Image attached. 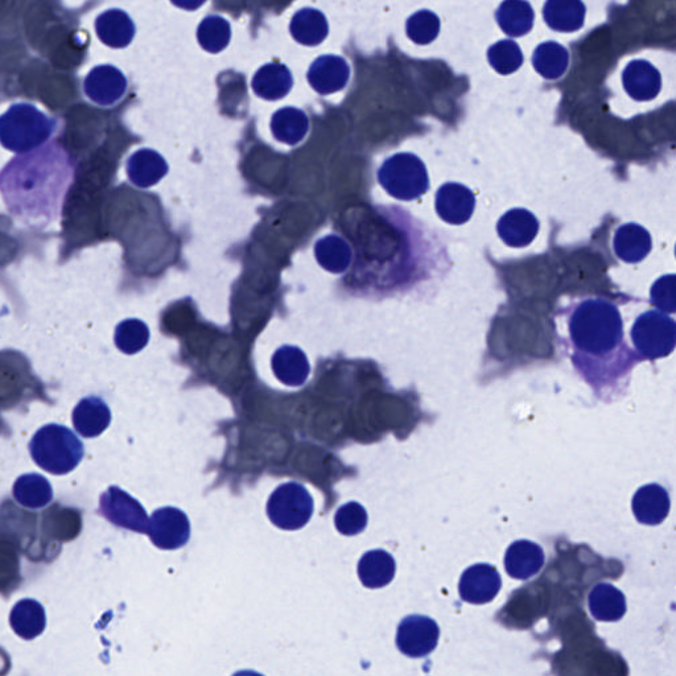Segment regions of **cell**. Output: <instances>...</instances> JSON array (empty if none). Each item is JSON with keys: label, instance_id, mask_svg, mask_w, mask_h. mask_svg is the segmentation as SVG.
Here are the masks:
<instances>
[{"label": "cell", "instance_id": "obj_1", "mask_svg": "<svg viewBox=\"0 0 676 676\" xmlns=\"http://www.w3.org/2000/svg\"><path fill=\"white\" fill-rule=\"evenodd\" d=\"M560 312L566 319L567 346L576 372L596 394L628 385L638 360L626 344L617 305L599 296H581Z\"/></svg>", "mask_w": 676, "mask_h": 676}, {"label": "cell", "instance_id": "obj_2", "mask_svg": "<svg viewBox=\"0 0 676 676\" xmlns=\"http://www.w3.org/2000/svg\"><path fill=\"white\" fill-rule=\"evenodd\" d=\"M74 179V164L59 143L19 154L0 171V193L8 212L32 228H45L60 216Z\"/></svg>", "mask_w": 676, "mask_h": 676}, {"label": "cell", "instance_id": "obj_3", "mask_svg": "<svg viewBox=\"0 0 676 676\" xmlns=\"http://www.w3.org/2000/svg\"><path fill=\"white\" fill-rule=\"evenodd\" d=\"M55 130V119L30 103H16L0 115V144L15 154H26L43 146Z\"/></svg>", "mask_w": 676, "mask_h": 676}, {"label": "cell", "instance_id": "obj_4", "mask_svg": "<svg viewBox=\"0 0 676 676\" xmlns=\"http://www.w3.org/2000/svg\"><path fill=\"white\" fill-rule=\"evenodd\" d=\"M32 459L45 472L63 476L80 465L85 456L84 445L68 427L48 424L30 441Z\"/></svg>", "mask_w": 676, "mask_h": 676}, {"label": "cell", "instance_id": "obj_5", "mask_svg": "<svg viewBox=\"0 0 676 676\" xmlns=\"http://www.w3.org/2000/svg\"><path fill=\"white\" fill-rule=\"evenodd\" d=\"M378 183L394 199L414 201L430 189V177L423 160L411 152L387 158L377 172Z\"/></svg>", "mask_w": 676, "mask_h": 676}, {"label": "cell", "instance_id": "obj_6", "mask_svg": "<svg viewBox=\"0 0 676 676\" xmlns=\"http://www.w3.org/2000/svg\"><path fill=\"white\" fill-rule=\"evenodd\" d=\"M630 337L643 360L655 361L670 356L676 344L675 320L657 309L643 312L634 321Z\"/></svg>", "mask_w": 676, "mask_h": 676}, {"label": "cell", "instance_id": "obj_7", "mask_svg": "<svg viewBox=\"0 0 676 676\" xmlns=\"http://www.w3.org/2000/svg\"><path fill=\"white\" fill-rule=\"evenodd\" d=\"M40 391L41 383L23 354L10 350L0 352V410H11L31 399L44 398Z\"/></svg>", "mask_w": 676, "mask_h": 676}, {"label": "cell", "instance_id": "obj_8", "mask_svg": "<svg viewBox=\"0 0 676 676\" xmlns=\"http://www.w3.org/2000/svg\"><path fill=\"white\" fill-rule=\"evenodd\" d=\"M315 502L305 486L291 481L278 486L267 501L272 525L287 531L303 529L311 521Z\"/></svg>", "mask_w": 676, "mask_h": 676}, {"label": "cell", "instance_id": "obj_9", "mask_svg": "<svg viewBox=\"0 0 676 676\" xmlns=\"http://www.w3.org/2000/svg\"><path fill=\"white\" fill-rule=\"evenodd\" d=\"M146 534L160 550H177L191 538V522L177 507H162L148 519Z\"/></svg>", "mask_w": 676, "mask_h": 676}, {"label": "cell", "instance_id": "obj_10", "mask_svg": "<svg viewBox=\"0 0 676 676\" xmlns=\"http://www.w3.org/2000/svg\"><path fill=\"white\" fill-rule=\"evenodd\" d=\"M100 513L114 526L134 531V533H147L148 515L146 510L135 498L118 486H110L102 494Z\"/></svg>", "mask_w": 676, "mask_h": 676}, {"label": "cell", "instance_id": "obj_11", "mask_svg": "<svg viewBox=\"0 0 676 676\" xmlns=\"http://www.w3.org/2000/svg\"><path fill=\"white\" fill-rule=\"evenodd\" d=\"M439 625L427 616H408L398 626L397 646L410 658H423L438 646Z\"/></svg>", "mask_w": 676, "mask_h": 676}, {"label": "cell", "instance_id": "obj_12", "mask_svg": "<svg viewBox=\"0 0 676 676\" xmlns=\"http://www.w3.org/2000/svg\"><path fill=\"white\" fill-rule=\"evenodd\" d=\"M502 588L500 572L490 564H474L460 577L461 600L469 604H488L496 599Z\"/></svg>", "mask_w": 676, "mask_h": 676}, {"label": "cell", "instance_id": "obj_13", "mask_svg": "<svg viewBox=\"0 0 676 676\" xmlns=\"http://www.w3.org/2000/svg\"><path fill=\"white\" fill-rule=\"evenodd\" d=\"M435 209L449 225H464L476 209V196L471 188L460 183H445L436 192Z\"/></svg>", "mask_w": 676, "mask_h": 676}, {"label": "cell", "instance_id": "obj_14", "mask_svg": "<svg viewBox=\"0 0 676 676\" xmlns=\"http://www.w3.org/2000/svg\"><path fill=\"white\" fill-rule=\"evenodd\" d=\"M127 90L125 74L113 65H100L90 70L84 81L89 100L100 106H111L122 100Z\"/></svg>", "mask_w": 676, "mask_h": 676}, {"label": "cell", "instance_id": "obj_15", "mask_svg": "<svg viewBox=\"0 0 676 676\" xmlns=\"http://www.w3.org/2000/svg\"><path fill=\"white\" fill-rule=\"evenodd\" d=\"M497 233L506 246L523 249L537 238L539 221L530 210L514 208L506 212L497 222Z\"/></svg>", "mask_w": 676, "mask_h": 676}, {"label": "cell", "instance_id": "obj_16", "mask_svg": "<svg viewBox=\"0 0 676 676\" xmlns=\"http://www.w3.org/2000/svg\"><path fill=\"white\" fill-rule=\"evenodd\" d=\"M307 78L317 93L327 96L345 89L350 78V67L348 61L340 56H321L309 68Z\"/></svg>", "mask_w": 676, "mask_h": 676}, {"label": "cell", "instance_id": "obj_17", "mask_svg": "<svg viewBox=\"0 0 676 676\" xmlns=\"http://www.w3.org/2000/svg\"><path fill=\"white\" fill-rule=\"evenodd\" d=\"M653 249V239L649 230L636 222H628L616 230L613 237V250L620 261L636 265L649 257Z\"/></svg>", "mask_w": 676, "mask_h": 676}, {"label": "cell", "instance_id": "obj_18", "mask_svg": "<svg viewBox=\"0 0 676 676\" xmlns=\"http://www.w3.org/2000/svg\"><path fill=\"white\" fill-rule=\"evenodd\" d=\"M622 84L633 100L651 101L661 93L662 77L649 61L634 60L626 65L622 73Z\"/></svg>", "mask_w": 676, "mask_h": 676}, {"label": "cell", "instance_id": "obj_19", "mask_svg": "<svg viewBox=\"0 0 676 676\" xmlns=\"http://www.w3.org/2000/svg\"><path fill=\"white\" fill-rule=\"evenodd\" d=\"M634 517L642 525H661L669 517L671 501L669 492L658 484L642 486L632 501Z\"/></svg>", "mask_w": 676, "mask_h": 676}, {"label": "cell", "instance_id": "obj_20", "mask_svg": "<svg viewBox=\"0 0 676 676\" xmlns=\"http://www.w3.org/2000/svg\"><path fill=\"white\" fill-rule=\"evenodd\" d=\"M546 556L539 544L530 541H517L507 548L505 570L517 580H529L541 572Z\"/></svg>", "mask_w": 676, "mask_h": 676}, {"label": "cell", "instance_id": "obj_21", "mask_svg": "<svg viewBox=\"0 0 676 676\" xmlns=\"http://www.w3.org/2000/svg\"><path fill=\"white\" fill-rule=\"evenodd\" d=\"M169 171L166 159L158 151L142 148L130 156L126 164L127 176L138 188H151Z\"/></svg>", "mask_w": 676, "mask_h": 676}, {"label": "cell", "instance_id": "obj_22", "mask_svg": "<svg viewBox=\"0 0 676 676\" xmlns=\"http://www.w3.org/2000/svg\"><path fill=\"white\" fill-rule=\"evenodd\" d=\"M41 529L45 539L53 542H70L80 535L82 530L81 511L73 507L55 504L40 515Z\"/></svg>", "mask_w": 676, "mask_h": 676}, {"label": "cell", "instance_id": "obj_23", "mask_svg": "<svg viewBox=\"0 0 676 676\" xmlns=\"http://www.w3.org/2000/svg\"><path fill=\"white\" fill-rule=\"evenodd\" d=\"M271 368L275 377L283 385L290 387L303 386L311 373L307 356L298 346L283 345L271 358Z\"/></svg>", "mask_w": 676, "mask_h": 676}, {"label": "cell", "instance_id": "obj_24", "mask_svg": "<svg viewBox=\"0 0 676 676\" xmlns=\"http://www.w3.org/2000/svg\"><path fill=\"white\" fill-rule=\"evenodd\" d=\"M73 424L84 438H97L107 430L111 422L109 406L98 397L82 399L73 410Z\"/></svg>", "mask_w": 676, "mask_h": 676}, {"label": "cell", "instance_id": "obj_25", "mask_svg": "<svg viewBox=\"0 0 676 676\" xmlns=\"http://www.w3.org/2000/svg\"><path fill=\"white\" fill-rule=\"evenodd\" d=\"M135 24L125 11L107 10L96 20L98 39L110 48H126L135 36Z\"/></svg>", "mask_w": 676, "mask_h": 676}, {"label": "cell", "instance_id": "obj_26", "mask_svg": "<svg viewBox=\"0 0 676 676\" xmlns=\"http://www.w3.org/2000/svg\"><path fill=\"white\" fill-rule=\"evenodd\" d=\"M294 78L286 65L270 63L263 65L253 78V90L267 101H278L291 92Z\"/></svg>", "mask_w": 676, "mask_h": 676}, {"label": "cell", "instance_id": "obj_27", "mask_svg": "<svg viewBox=\"0 0 676 676\" xmlns=\"http://www.w3.org/2000/svg\"><path fill=\"white\" fill-rule=\"evenodd\" d=\"M592 617L601 622L620 621L626 613V597L620 589L609 583L597 584L588 596Z\"/></svg>", "mask_w": 676, "mask_h": 676}, {"label": "cell", "instance_id": "obj_28", "mask_svg": "<svg viewBox=\"0 0 676 676\" xmlns=\"http://www.w3.org/2000/svg\"><path fill=\"white\" fill-rule=\"evenodd\" d=\"M585 11L587 8L581 0H547L543 18L551 30L568 34L584 26Z\"/></svg>", "mask_w": 676, "mask_h": 676}, {"label": "cell", "instance_id": "obj_29", "mask_svg": "<svg viewBox=\"0 0 676 676\" xmlns=\"http://www.w3.org/2000/svg\"><path fill=\"white\" fill-rule=\"evenodd\" d=\"M397 564L393 555L385 550L366 552L358 562V576L366 588L386 587L394 580Z\"/></svg>", "mask_w": 676, "mask_h": 676}, {"label": "cell", "instance_id": "obj_30", "mask_svg": "<svg viewBox=\"0 0 676 676\" xmlns=\"http://www.w3.org/2000/svg\"><path fill=\"white\" fill-rule=\"evenodd\" d=\"M20 548L18 542L0 530V595H12L22 584V567H20Z\"/></svg>", "mask_w": 676, "mask_h": 676}, {"label": "cell", "instance_id": "obj_31", "mask_svg": "<svg viewBox=\"0 0 676 676\" xmlns=\"http://www.w3.org/2000/svg\"><path fill=\"white\" fill-rule=\"evenodd\" d=\"M10 624L14 632L23 640H35L44 633L45 626H47V614L39 601L20 600L11 610Z\"/></svg>", "mask_w": 676, "mask_h": 676}, {"label": "cell", "instance_id": "obj_32", "mask_svg": "<svg viewBox=\"0 0 676 676\" xmlns=\"http://www.w3.org/2000/svg\"><path fill=\"white\" fill-rule=\"evenodd\" d=\"M309 130V119L303 110L283 107L271 118V133L280 143L296 146L303 142Z\"/></svg>", "mask_w": 676, "mask_h": 676}, {"label": "cell", "instance_id": "obj_33", "mask_svg": "<svg viewBox=\"0 0 676 676\" xmlns=\"http://www.w3.org/2000/svg\"><path fill=\"white\" fill-rule=\"evenodd\" d=\"M290 31L298 43L316 47L327 39L329 26L323 12L315 8H303L291 20Z\"/></svg>", "mask_w": 676, "mask_h": 676}, {"label": "cell", "instance_id": "obj_34", "mask_svg": "<svg viewBox=\"0 0 676 676\" xmlns=\"http://www.w3.org/2000/svg\"><path fill=\"white\" fill-rule=\"evenodd\" d=\"M496 19L507 36L521 37L533 30L535 14L527 0H504Z\"/></svg>", "mask_w": 676, "mask_h": 676}, {"label": "cell", "instance_id": "obj_35", "mask_svg": "<svg viewBox=\"0 0 676 676\" xmlns=\"http://www.w3.org/2000/svg\"><path fill=\"white\" fill-rule=\"evenodd\" d=\"M315 257L325 271L342 274L352 265L353 250L344 238L328 234L315 243Z\"/></svg>", "mask_w": 676, "mask_h": 676}, {"label": "cell", "instance_id": "obj_36", "mask_svg": "<svg viewBox=\"0 0 676 676\" xmlns=\"http://www.w3.org/2000/svg\"><path fill=\"white\" fill-rule=\"evenodd\" d=\"M14 497L19 505L27 509H41L51 504L53 489L47 478L37 473L20 476L14 485Z\"/></svg>", "mask_w": 676, "mask_h": 676}, {"label": "cell", "instance_id": "obj_37", "mask_svg": "<svg viewBox=\"0 0 676 676\" xmlns=\"http://www.w3.org/2000/svg\"><path fill=\"white\" fill-rule=\"evenodd\" d=\"M568 64H570V53L556 41H546L535 48L534 68L546 80H558L566 73Z\"/></svg>", "mask_w": 676, "mask_h": 676}, {"label": "cell", "instance_id": "obj_38", "mask_svg": "<svg viewBox=\"0 0 676 676\" xmlns=\"http://www.w3.org/2000/svg\"><path fill=\"white\" fill-rule=\"evenodd\" d=\"M197 39L206 52L218 53L224 51L228 47L230 39H232V27H230L228 20L221 18V16H206L200 23L199 30H197Z\"/></svg>", "mask_w": 676, "mask_h": 676}, {"label": "cell", "instance_id": "obj_39", "mask_svg": "<svg viewBox=\"0 0 676 676\" xmlns=\"http://www.w3.org/2000/svg\"><path fill=\"white\" fill-rule=\"evenodd\" d=\"M148 341H150V329H148L147 324L142 320H123L115 328V346L122 353L129 354V356H133V354L139 353L140 350L146 348Z\"/></svg>", "mask_w": 676, "mask_h": 676}, {"label": "cell", "instance_id": "obj_40", "mask_svg": "<svg viewBox=\"0 0 676 676\" xmlns=\"http://www.w3.org/2000/svg\"><path fill=\"white\" fill-rule=\"evenodd\" d=\"M488 60L496 72L506 76L522 67L523 53L513 40H501L489 48Z\"/></svg>", "mask_w": 676, "mask_h": 676}, {"label": "cell", "instance_id": "obj_41", "mask_svg": "<svg viewBox=\"0 0 676 676\" xmlns=\"http://www.w3.org/2000/svg\"><path fill=\"white\" fill-rule=\"evenodd\" d=\"M440 26L439 16L434 12L418 11L407 20L408 39L414 41L415 44L428 45L439 36Z\"/></svg>", "mask_w": 676, "mask_h": 676}, {"label": "cell", "instance_id": "obj_42", "mask_svg": "<svg viewBox=\"0 0 676 676\" xmlns=\"http://www.w3.org/2000/svg\"><path fill=\"white\" fill-rule=\"evenodd\" d=\"M368 511L358 502L338 507L335 515V525L338 533L346 537H354L361 534L368 526Z\"/></svg>", "mask_w": 676, "mask_h": 676}, {"label": "cell", "instance_id": "obj_43", "mask_svg": "<svg viewBox=\"0 0 676 676\" xmlns=\"http://www.w3.org/2000/svg\"><path fill=\"white\" fill-rule=\"evenodd\" d=\"M651 304L663 313L676 312V291L675 276L673 274L663 275L651 286L650 291Z\"/></svg>", "mask_w": 676, "mask_h": 676}, {"label": "cell", "instance_id": "obj_44", "mask_svg": "<svg viewBox=\"0 0 676 676\" xmlns=\"http://www.w3.org/2000/svg\"><path fill=\"white\" fill-rule=\"evenodd\" d=\"M171 2L183 10L193 11L203 6L206 0H171Z\"/></svg>", "mask_w": 676, "mask_h": 676}, {"label": "cell", "instance_id": "obj_45", "mask_svg": "<svg viewBox=\"0 0 676 676\" xmlns=\"http://www.w3.org/2000/svg\"><path fill=\"white\" fill-rule=\"evenodd\" d=\"M3 420L0 419V434H2V428L4 427Z\"/></svg>", "mask_w": 676, "mask_h": 676}]
</instances>
